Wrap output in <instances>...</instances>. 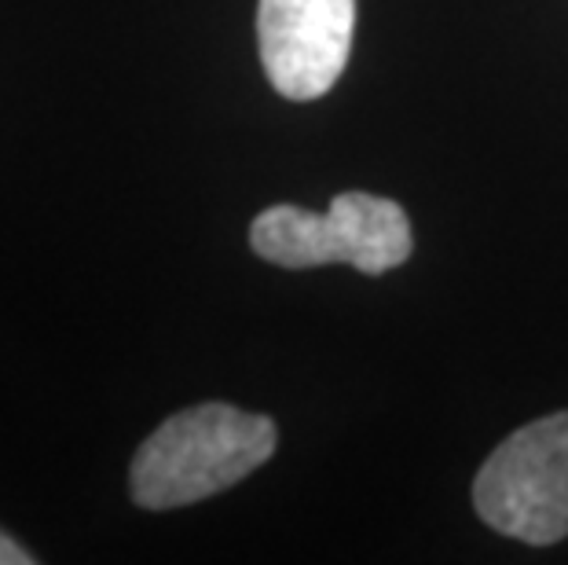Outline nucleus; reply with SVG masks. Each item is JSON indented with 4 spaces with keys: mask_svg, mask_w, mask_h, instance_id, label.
Listing matches in <instances>:
<instances>
[{
    "mask_svg": "<svg viewBox=\"0 0 568 565\" xmlns=\"http://www.w3.org/2000/svg\"><path fill=\"white\" fill-rule=\"evenodd\" d=\"M33 555H27L8 533H0V565H30Z\"/></svg>",
    "mask_w": 568,
    "mask_h": 565,
    "instance_id": "39448f33",
    "label": "nucleus"
},
{
    "mask_svg": "<svg viewBox=\"0 0 568 565\" xmlns=\"http://www.w3.org/2000/svg\"><path fill=\"white\" fill-rule=\"evenodd\" d=\"M474 507L495 533L531 547L568 536V412L521 426L488 455Z\"/></svg>",
    "mask_w": 568,
    "mask_h": 565,
    "instance_id": "7ed1b4c3",
    "label": "nucleus"
},
{
    "mask_svg": "<svg viewBox=\"0 0 568 565\" xmlns=\"http://www.w3.org/2000/svg\"><path fill=\"white\" fill-rule=\"evenodd\" d=\"M250 246L280 269L353 264L364 275H382L410 258V221L393 199L345 191L326 213L290 202L264 210L250 228Z\"/></svg>",
    "mask_w": 568,
    "mask_h": 565,
    "instance_id": "f03ea898",
    "label": "nucleus"
},
{
    "mask_svg": "<svg viewBox=\"0 0 568 565\" xmlns=\"http://www.w3.org/2000/svg\"><path fill=\"white\" fill-rule=\"evenodd\" d=\"M280 430L268 415L232 404L187 407L140 444L129 471L132 500L148 511H173L239 485L272 460Z\"/></svg>",
    "mask_w": 568,
    "mask_h": 565,
    "instance_id": "f257e3e1",
    "label": "nucleus"
},
{
    "mask_svg": "<svg viewBox=\"0 0 568 565\" xmlns=\"http://www.w3.org/2000/svg\"><path fill=\"white\" fill-rule=\"evenodd\" d=\"M356 0H261L257 41L264 74L286 100L308 103L345 74Z\"/></svg>",
    "mask_w": 568,
    "mask_h": 565,
    "instance_id": "20e7f679",
    "label": "nucleus"
}]
</instances>
